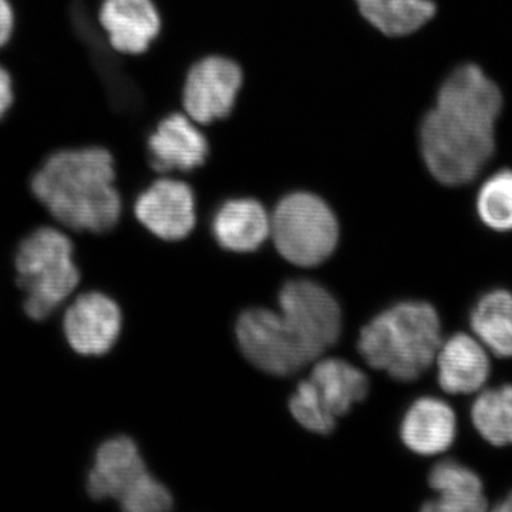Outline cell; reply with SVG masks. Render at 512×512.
<instances>
[{
  "label": "cell",
  "mask_w": 512,
  "mask_h": 512,
  "mask_svg": "<svg viewBox=\"0 0 512 512\" xmlns=\"http://www.w3.org/2000/svg\"><path fill=\"white\" fill-rule=\"evenodd\" d=\"M148 474L137 444L126 436L104 441L96 451L87 476V491L94 500L120 501Z\"/></svg>",
  "instance_id": "11"
},
{
  "label": "cell",
  "mask_w": 512,
  "mask_h": 512,
  "mask_svg": "<svg viewBox=\"0 0 512 512\" xmlns=\"http://www.w3.org/2000/svg\"><path fill=\"white\" fill-rule=\"evenodd\" d=\"M242 86V72L227 57L211 56L195 64L184 87L188 117L200 124L222 119L231 113Z\"/></svg>",
  "instance_id": "9"
},
{
  "label": "cell",
  "mask_w": 512,
  "mask_h": 512,
  "mask_svg": "<svg viewBox=\"0 0 512 512\" xmlns=\"http://www.w3.org/2000/svg\"><path fill=\"white\" fill-rule=\"evenodd\" d=\"M471 406L478 434L495 447L512 446V384L480 390Z\"/></svg>",
  "instance_id": "21"
},
{
  "label": "cell",
  "mask_w": 512,
  "mask_h": 512,
  "mask_svg": "<svg viewBox=\"0 0 512 512\" xmlns=\"http://www.w3.org/2000/svg\"><path fill=\"white\" fill-rule=\"evenodd\" d=\"M279 313L311 362L338 342L342 312L322 285L308 279L286 282L279 292Z\"/></svg>",
  "instance_id": "6"
},
{
  "label": "cell",
  "mask_w": 512,
  "mask_h": 512,
  "mask_svg": "<svg viewBox=\"0 0 512 512\" xmlns=\"http://www.w3.org/2000/svg\"><path fill=\"white\" fill-rule=\"evenodd\" d=\"M212 232L227 251L254 252L271 234V218L258 201L232 200L215 214Z\"/></svg>",
  "instance_id": "16"
},
{
  "label": "cell",
  "mask_w": 512,
  "mask_h": 512,
  "mask_svg": "<svg viewBox=\"0 0 512 512\" xmlns=\"http://www.w3.org/2000/svg\"><path fill=\"white\" fill-rule=\"evenodd\" d=\"M123 326L119 305L101 292L77 296L63 316L64 338L79 355L97 357L116 345Z\"/></svg>",
  "instance_id": "8"
},
{
  "label": "cell",
  "mask_w": 512,
  "mask_h": 512,
  "mask_svg": "<svg viewBox=\"0 0 512 512\" xmlns=\"http://www.w3.org/2000/svg\"><path fill=\"white\" fill-rule=\"evenodd\" d=\"M119 504L127 512H163L173 507V497L167 487L148 473Z\"/></svg>",
  "instance_id": "24"
},
{
  "label": "cell",
  "mask_w": 512,
  "mask_h": 512,
  "mask_svg": "<svg viewBox=\"0 0 512 512\" xmlns=\"http://www.w3.org/2000/svg\"><path fill=\"white\" fill-rule=\"evenodd\" d=\"M15 28V13L9 0H0V47L6 45Z\"/></svg>",
  "instance_id": "25"
},
{
  "label": "cell",
  "mask_w": 512,
  "mask_h": 512,
  "mask_svg": "<svg viewBox=\"0 0 512 512\" xmlns=\"http://www.w3.org/2000/svg\"><path fill=\"white\" fill-rule=\"evenodd\" d=\"M289 410L295 420L306 430L316 434H329L335 429L336 417L320 403L309 380L299 383L289 400Z\"/></svg>",
  "instance_id": "23"
},
{
  "label": "cell",
  "mask_w": 512,
  "mask_h": 512,
  "mask_svg": "<svg viewBox=\"0 0 512 512\" xmlns=\"http://www.w3.org/2000/svg\"><path fill=\"white\" fill-rule=\"evenodd\" d=\"M437 497L423 505L424 511L481 512L487 510L484 484L476 471L454 460L440 461L429 476Z\"/></svg>",
  "instance_id": "17"
},
{
  "label": "cell",
  "mask_w": 512,
  "mask_h": 512,
  "mask_svg": "<svg viewBox=\"0 0 512 512\" xmlns=\"http://www.w3.org/2000/svg\"><path fill=\"white\" fill-rule=\"evenodd\" d=\"M495 511L501 512H512V490L510 493L505 495L503 500L500 501L497 505H495Z\"/></svg>",
  "instance_id": "27"
},
{
  "label": "cell",
  "mask_w": 512,
  "mask_h": 512,
  "mask_svg": "<svg viewBox=\"0 0 512 512\" xmlns=\"http://www.w3.org/2000/svg\"><path fill=\"white\" fill-rule=\"evenodd\" d=\"M13 103V83L9 73L0 66V119L8 113Z\"/></svg>",
  "instance_id": "26"
},
{
  "label": "cell",
  "mask_w": 512,
  "mask_h": 512,
  "mask_svg": "<svg viewBox=\"0 0 512 512\" xmlns=\"http://www.w3.org/2000/svg\"><path fill=\"white\" fill-rule=\"evenodd\" d=\"M15 266L25 311L35 320L52 316L80 282L72 241L56 228L42 227L23 239Z\"/></svg>",
  "instance_id": "4"
},
{
  "label": "cell",
  "mask_w": 512,
  "mask_h": 512,
  "mask_svg": "<svg viewBox=\"0 0 512 512\" xmlns=\"http://www.w3.org/2000/svg\"><path fill=\"white\" fill-rule=\"evenodd\" d=\"M239 349L249 362L272 376H291L311 363L281 313L248 309L237 322Z\"/></svg>",
  "instance_id": "7"
},
{
  "label": "cell",
  "mask_w": 512,
  "mask_h": 512,
  "mask_svg": "<svg viewBox=\"0 0 512 512\" xmlns=\"http://www.w3.org/2000/svg\"><path fill=\"white\" fill-rule=\"evenodd\" d=\"M437 380L448 394H473L483 390L491 373L490 353L468 333L443 340L437 352Z\"/></svg>",
  "instance_id": "12"
},
{
  "label": "cell",
  "mask_w": 512,
  "mask_h": 512,
  "mask_svg": "<svg viewBox=\"0 0 512 512\" xmlns=\"http://www.w3.org/2000/svg\"><path fill=\"white\" fill-rule=\"evenodd\" d=\"M309 382L320 403L336 419L362 402L369 390L365 373L342 359L320 360L313 367Z\"/></svg>",
  "instance_id": "18"
},
{
  "label": "cell",
  "mask_w": 512,
  "mask_h": 512,
  "mask_svg": "<svg viewBox=\"0 0 512 512\" xmlns=\"http://www.w3.org/2000/svg\"><path fill=\"white\" fill-rule=\"evenodd\" d=\"M151 164L160 173L191 171L205 163L207 138L190 117L173 114L158 124L148 140Z\"/></svg>",
  "instance_id": "15"
},
{
  "label": "cell",
  "mask_w": 512,
  "mask_h": 512,
  "mask_svg": "<svg viewBox=\"0 0 512 512\" xmlns=\"http://www.w3.org/2000/svg\"><path fill=\"white\" fill-rule=\"evenodd\" d=\"M137 220L164 241H180L195 225V200L183 181L158 180L148 187L134 205Z\"/></svg>",
  "instance_id": "10"
},
{
  "label": "cell",
  "mask_w": 512,
  "mask_h": 512,
  "mask_svg": "<svg viewBox=\"0 0 512 512\" xmlns=\"http://www.w3.org/2000/svg\"><path fill=\"white\" fill-rule=\"evenodd\" d=\"M400 436L404 446L420 456H439L453 446L457 416L453 407L437 397H420L404 414Z\"/></svg>",
  "instance_id": "14"
},
{
  "label": "cell",
  "mask_w": 512,
  "mask_h": 512,
  "mask_svg": "<svg viewBox=\"0 0 512 512\" xmlns=\"http://www.w3.org/2000/svg\"><path fill=\"white\" fill-rule=\"evenodd\" d=\"M478 220L494 232L512 231V168H498L480 184L476 194Z\"/></svg>",
  "instance_id": "22"
},
{
  "label": "cell",
  "mask_w": 512,
  "mask_h": 512,
  "mask_svg": "<svg viewBox=\"0 0 512 512\" xmlns=\"http://www.w3.org/2000/svg\"><path fill=\"white\" fill-rule=\"evenodd\" d=\"M441 342L436 308L427 302L404 301L379 313L360 330L357 349L373 369L399 382H413L433 365Z\"/></svg>",
  "instance_id": "3"
},
{
  "label": "cell",
  "mask_w": 512,
  "mask_h": 512,
  "mask_svg": "<svg viewBox=\"0 0 512 512\" xmlns=\"http://www.w3.org/2000/svg\"><path fill=\"white\" fill-rule=\"evenodd\" d=\"M99 22L111 47L123 55L146 52L161 26L151 0H104Z\"/></svg>",
  "instance_id": "13"
},
{
  "label": "cell",
  "mask_w": 512,
  "mask_h": 512,
  "mask_svg": "<svg viewBox=\"0 0 512 512\" xmlns=\"http://www.w3.org/2000/svg\"><path fill=\"white\" fill-rule=\"evenodd\" d=\"M504 94L480 64L458 63L441 80L420 123L421 160L447 188L473 184L497 157Z\"/></svg>",
  "instance_id": "1"
},
{
  "label": "cell",
  "mask_w": 512,
  "mask_h": 512,
  "mask_svg": "<svg viewBox=\"0 0 512 512\" xmlns=\"http://www.w3.org/2000/svg\"><path fill=\"white\" fill-rule=\"evenodd\" d=\"M114 160L99 147L63 150L47 158L32 180L33 194L56 221L74 231L103 234L121 217Z\"/></svg>",
  "instance_id": "2"
},
{
  "label": "cell",
  "mask_w": 512,
  "mask_h": 512,
  "mask_svg": "<svg viewBox=\"0 0 512 512\" xmlns=\"http://www.w3.org/2000/svg\"><path fill=\"white\" fill-rule=\"evenodd\" d=\"M271 235L286 261L311 268L325 262L335 251L339 224L319 197L309 192H293L275 208Z\"/></svg>",
  "instance_id": "5"
},
{
  "label": "cell",
  "mask_w": 512,
  "mask_h": 512,
  "mask_svg": "<svg viewBox=\"0 0 512 512\" xmlns=\"http://www.w3.org/2000/svg\"><path fill=\"white\" fill-rule=\"evenodd\" d=\"M357 6L370 25L392 37L419 32L439 13L436 0H357Z\"/></svg>",
  "instance_id": "20"
},
{
  "label": "cell",
  "mask_w": 512,
  "mask_h": 512,
  "mask_svg": "<svg viewBox=\"0 0 512 512\" xmlns=\"http://www.w3.org/2000/svg\"><path fill=\"white\" fill-rule=\"evenodd\" d=\"M470 326L488 352L501 359H511L512 292L493 289L484 293L471 309Z\"/></svg>",
  "instance_id": "19"
}]
</instances>
